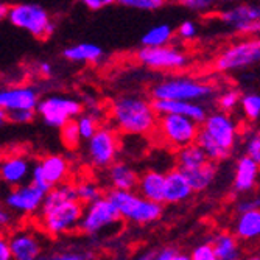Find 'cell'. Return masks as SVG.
Returning <instances> with one entry per match:
<instances>
[{
  "label": "cell",
  "mask_w": 260,
  "mask_h": 260,
  "mask_svg": "<svg viewBox=\"0 0 260 260\" xmlns=\"http://www.w3.org/2000/svg\"><path fill=\"white\" fill-rule=\"evenodd\" d=\"M83 212L84 204L78 200L77 184L62 182L45 193L38 221L45 234L61 237L78 229Z\"/></svg>",
  "instance_id": "6da1fadb"
},
{
  "label": "cell",
  "mask_w": 260,
  "mask_h": 260,
  "mask_svg": "<svg viewBox=\"0 0 260 260\" xmlns=\"http://www.w3.org/2000/svg\"><path fill=\"white\" fill-rule=\"evenodd\" d=\"M112 126L126 136H148L156 131L159 114L153 105L139 95H119L109 105Z\"/></svg>",
  "instance_id": "7a4b0ae2"
},
{
  "label": "cell",
  "mask_w": 260,
  "mask_h": 260,
  "mask_svg": "<svg viewBox=\"0 0 260 260\" xmlns=\"http://www.w3.org/2000/svg\"><path fill=\"white\" fill-rule=\"evenodd\" d=\"M106 197L119 209L123 220L139 226L153 224L159 221L164 215V203L147 200L137 190L111 188Z\"/></svg>",
  "instance_id": "3957f363"
},
{
  "label": "cell",
  "mask_w": 260,
  "mask_h": 260,
  "mask_svg": "<svg viewBox=\"0 0 260 260\" xmlns=\"http://www.w3.org/2000/svg\"><path fill=\"white\" fill-rule=\"evenodd\" d=\"M215 87L210 83L190 77H170L157 81L151 87L153 100H187L206 102L214 97Z\"/></svg>",
  "instance_id": "277c9868"
},
{
  "label": "cell",
  "mask_w": 260,
  "mask_h": 260,
  "mask_svg": "<svg viewBox=\"0 0 260 260\" xmlns=\"http://www.w3.org/2000/svg\"><path fill=\"white\" fill-rule=\"evenodd\" d=\"M260 64V36H246L228 45L215 58L214 69L220 74H234Z\"/></svg>",
  "instance_id": "5b68a950"
},
{
  "label": "cell",
  "mask_w": 260,
  "mask_h": 260,
  "mask_svg": "<svg viewBox=\"0 0 260 260\" xmlns=\"http://www.w3.org/2000/svg\"><path fill=\"white\" fill-rule=\"evenodd\" d=\"M7 20L13 27L31 35L36 39H49L56 28L47 10L36 4L11 5Z\"/></svg>",
  "instance_id": "8992f818"
},
{
  "label": "cell",
  "mask_w": 260,
  "mask_h": 260,
  "mask_svg": "<svg viewBox=\"0 0 260 260\" xmlns=\"http://www.w3.org/2000/svg\"><path fill=\"white\" fill-rule=\"evenodd\" d=\"M200 129V122L181 114H159L156 126V133L164 144L176 150L195 144Z\"/></svg>",
  "instance_id": "52a82bcc"
},
{
  "label": "cell",
  "mask_w": 260,
  "mask_h": 260,
  "mask_svg": "<svg viewBox=\"0 0 260 260\" xmlns=\"http://www.w3.org/2000/svg\"><path fill=\"white\" fill-rule=\"evenodd\" d=\"M218 19L235 35L260 36V0H243L224 7L218 13Z\"/></svg>",
  "instance_id": "ba28073f"
},
{
  "label": "cell",
  "mask_w": 260,
  "mask_h": 260,
  "mask_svg": "<svg viewBox=\"0 0 260 260\" xmlns=\"http://www.w3.org/2000/svg\"><path fill=\"white\" fill-rule=\"evenodd\" d=\"M136 59L147 69L159 72H178L187 67L188 55L175 44H165L159 47H145L136 52Z\"/></svg>",
  "instance_id": "9c48e42d"
},
{
  "label": "cell",
  "mask_w": 260,
  "mask_h": 260,
  "mask_svg": "<svg viewBox=\"0 0 260 260\" xmlns=\"http://www.w3.org/2000/svg\"><path fill=\"white\" fill-rule=\"evenodd\" d=\"M122 220L120 212L114 203L108 197H102L100 200L84 206L78 231L89 237H99L102 232L117 226Z\"/></svg>",
  "instance_id": "30bf717a"
},
{
  "label": "cell",
  "mask_w": 260,
  "mask_h": 260,
  "mask_svg": "<svg viewBox=\"0 0 260 260\" xmlns=\"http://www.w3.org/2000/svg\"><path fill=\"white\" fill-rule=\"evenodd\" d=\"M83 111V102L66 95H47L39 100L36 108L41 120L55 129H61L69 120L77 119Z\"/></svg>",
  "instance_id": "8fae6325"
},
{
  "label": "cell",
  "mask_w": 260,
  "mask_h": 260,
  "mask_svg": "<svg viewBox=\"0 0 260 260\" xmlns=\"http://www.w3.org/2000/svg\"><path fill=\"white\" fill-rule=\"evenodd\" d=\"M115 128L103 126L87 140V160L93 169L106 170L117 160L120 140Z\"/></svg>",
  "instance_id": "7c38bea8"
},
{
  "label": "cell",
  "mask_w": 260,
  "mask_h": 260,
  "mask_svg": "<svg viewBox=\"0 0 260 260\" xmlns=\"http://www.w3.org/2000/svg\"><path fill=\"white\" fill-rule=\"evenodd\" d=\"M201 129L214 139L218 145H221L228 151H234L240 137V128L237 120L229 112L224 111H214L209 112L204 122L201 123Z\"/></svg>",
  "instance_id": "4fadbf2b"
},
{
  "label": "cell",
  "mask_w": 260,
  "mask_h": 260,
  "mask_svg": "<svg viewBox=\"0 0 260 260\" xmlns=\"http://www.w3.org/2000/svg\"><path fill=\"white\" fill-rule=\"evenodd\" d=\"M69 160L61 154H47L33 165L30 181L47 193L53 187L66 182L69 176Z\"/></svg>",
  "instance_id": "5bb4252c"
},
{
  "label": "cell",
  "mask_w": 260,
  "mask_h": 260,
  "mask_svg": "<svg viewBox=\"0 0 260 260\" xmlns=\"http://www.w3.org/2000/svg\"><path fill=\"white\" fill-rule=\"evenodd\" d=\"M44 200H45V192L30 181L11 187V190L7 193L4 200V204L13 214L30 217L39 214Z\"/></svg>",
  "instance_id": "9a60e30c"
},
{
  "label": "cell",
  "mask_w": 260,
  "mask_h": 260,
  "mask_svg": "<svg viewBox=\"0 0 260 260\" xmlns=\"http://www.w3.org/2000/svg\"><path fill=\"white\" fill-rule=\"evenodd\" d=\"M258 181H260V165L246 153L239 156L234 164L232 192L239 197L249 195L258 185Z\"/></svg>",
  "instance_id": "2e32d148"
},
{
  "label": "cell",
  "mask_w": 260,
  "mask_h": 260,
  "mask_svg": "<svg viewBox=\"0 0 260 260\" xmlns=\"http://www.w3.org/2000/svg\"><path fill=\"white\" fill-rule=\"evenodd\" d=\"M31 172L33 165L30 159L22 153L7 154L0 164V178L10 187L27 182L31 178Z\"/></svg>",
  "instance_id": "e0dca14e"
},
{
  "label": "cell",
  "mask_w": 260,
  "mask_h": 260,
  "mask_svg": "<svg viewBox=\"0 0 260 260\" xmlns=\"http://www.w3.org/2000/svg\"><path fill=\"white\" fill-rule=\"evenodd\" d=\"M38 90L31 86H8L0 92V109H36L39 105Z\"/></svg>",
  "instance_id": "ac0fdd59"
},
{
  "label": "cell",
  "mask_w": 260,
  "mask_h": 260,
  "mask_svg": "<svg viewBox=\"0 0 260 260\" xmlns=\"http://www.w3.org/2000/svg\"><path fill=\"white\" fill-rule=\"evenodd\" d=\"M195 190L188 182L185 173L178 167L165 173L164 204H181L192 198Z\"/></svg>",
  "instance_id": "d6986e66"
},
{
  "label": "cell",
  "mask_w": 260,
  "mask_h": 260,
  "mask_svg": "<svg viewBox=\"0 0 260 260\" xmlns=\"http://www.w3.org/2000/svg\"><path fill=\"white\" fill-rule=\"evenodd\" d=\"M8 240L14 260H36L42 254L41 240L31 231H17L10 235Z\"/></svg>",
  "instance_id": "ffe728a7"
},
{
  "label": "cell",
  "mask_w": 260,
  "mask_h": 260,
  "mask_svg": "<svg viewBox=\"0 0 260 260\" xmlns=\"http://www.w3.org/2000/svg\"><path fill=\"white\" fill-rule=\"evenodd\" d=\"M157 114H181L203 123L207 117V108L203 102H187V100H153Z\"/></svg>",
  "instance_id": "44dd1931"
},
{
  "label": "cell",
  "mask_w": 260,
  "mask_h": 260,
  "mask_svg": "<svg viewBox=\"0 0 260 260\" xmlns=\"http://www.w3.org/2000/svg\"><path fill=\"white\" fill-rule=\"evenodd\" d=\"M108 172V182L111 188H120V190H137V184L140 175L131 167L129 164L115 160Z\"/></svg>",
  "instance_id": "7402d4cb"
},
{
  "label": "cell",
  "mask_w": 260,
  "mask_h": 260,
  "mask_svg": "<svg viewBox=\"0 0 260 260\" xmlns=\"http://www.w3.org/2000/svg\"><path fill=\"white\" fill-rule=\"evenodd\" d=\"M234 234L242 242L260 240V209H251L237 214L234 221Z\"/></svg>",
  "instance_id": "603a6c76"
},
{
  "label": "cell",
  "mask_w": 260,
  "mask_h": 260,
  "mask_svg": "<svg viewBox=\"0 0 260 260\" xmlns=\"http://www.w3.org/2000/svg\"><path fill=\"white\" fill-rule=\"evenodd\" d=\"M62 56L70 62L99 64L105 56V50L97 44L78 42V44L66 47V49L62 50Z\"/></svg>",
  "instance_id": "cb8c5ba5"
},
{
  "label": "cell",
  "mask_w": 260,
  "mask_h": 260,
  "mask_svg": "<svg viewBox=\"0 0 260 260\" xmlns=\"http://www.w3.org/2000/svg\"><path fill=\"white\" fill-rule=\"evenodd\" d=\"M164 188H165V173L157 170H147L140 175L137 192L147 200L164 203Z\"/></svg>",
  "instance_id": "d4e9b609"
},
{
  "label": "cell",
  "mask_w": 260,
  "mask_h": 260,
  "mask_svg": "<svg viewBox=\"0 0 260 260\" xmlns=\"http://www.w3.org/2000/svg\"><path fill=\"white\" fill-rule=\"evenodd\" d=\"M210 242L214 243L218 260H239L242 257V240L234 232H217L215 235H212Z\"/></svg>",
  "instance_id": "484cf974"
},
{
  "label": "cell",
  "mask_w": 260,
  "mask_h": 260,
  "mask_svg": "<svg viewBox=\"0 0 260 260\" xmlns=\"http://www.w3.org/2000/svg\"><path fill=\"white\" fill-rule=\"evenodd\" d=\"M217 164L218 162H214V160L209 159L203 165H200V167H197L190 172H184L195 192H204L215 182L217 175H218V165Z\"/></svg>",
  "instance_id": "4316f807"
},
{
  "label": "cell",
  "mask_w": 260,
  "mask_h": 260,
  "mask_svg": "<svg viewBox=\"0 0 260 260\" xmlns=\"http://www.w3.org/2000/svg\"><path fill=\"white\" fill-rule=\"evenodd\" d=\"M209 160L206 151L197 144H190L184 148H179L176 153V167L182 172H190Z\"/></svg>",
  "instance_id": "83f0119b"
},
{
  "label": "cell",
  "mask_w": 260,
  "mask_h": 260,
  "mask_svg": "<svg viewBox=\"0 0 260 260\" xmlns=\"http://www.w3.org/2000/svg\"><path fill=\"white\" fill-rule=\"evenodd\" d=\"M176 31L170 23H157L148 28L140 38V44L145 47H159L165 44H172Z\"/></svg>",
  "instance_id": "f1b7e54d"
},
{
  "label": "cell",
  "mask_w": 260,
  "mask_h": 260,
  "mask_svg": "<svg viewBox=\"0 0 260 260\" xmlns=\"http://www.w3.org/2000/svg\"><path fill=\"white\" fill-rule=\"evenodd\" d=\"M197 144L206 151V154H207V157L210 159V160H214V162H224V160H228L231 156H232V153L231 151H228V150H224L221 145H218L217 142L214 140V139H210L203 129H200V134H198V139H197Z\"/></svg>",
  "instance_id": "f546056e"
},
{
  "label": "cell",
  "mask_w": 260,
  "mask_h": 260,
  "mask_svg": "<svg viewBox=\"0 0 260 260\" xmlns=\"http://www.w3.org/2000/svg\"><path fill=\"white\" fill-rule=\"evenodd\" d=\"M240 112L243 119L249 123H257L260 120V93L245 92L240 100Z\"/></svg>",
  "instance_id": "4dcf8cb0"
},
{
  "label": "cell",
  "mask_w": 260,
  "mask_h": 260,
  "mask_svg": "<svg viewBox=\"0 0 260 260\" xmlns=\"http://www.w3.org/2000/svg\"><path fill=\"white\" fill-rule=\"evenodd\" d=\"M77 195H78V200L86 206V204H90L93 201L100 200L103 197V190L97 182H93L90 179H84L77 184Z\"/></svg>",
  "instance_id": "1f68e13d"
},
{
  "label": "cell",
  "mask_w": 260,
  "mask_h": 260,
  "mask_svg": "<svg viewBox=\"0 0 260 260\" xmlns=\"http://www.w3.org/2000/svg\"><path fill=\"white\" fill-rule=\"evenodd\" d=\"M61 142H62V145L67 148V150H75L80 147L81 144V133H80V128H78V123H77V119H72V120H69L61 129Z\"/></svg>",
  "instance_id": "d6a6232c"
},
{
  "label": "cell",
  "mask_w": 260,
  "mask_h": 260,
  "mask_svg": "<svg viewBox=\"0 0 260 260\" xmlns=\"http://www.w3.org/2000/svg\"><path fill=\"white\" fill-rule=\"evenodd\" d=\"M140 258H148V260H188L190 254H185L175 245H165L154 251V254H144Z\"/></svg>",
  "instance_id": "836d02e7"
},
{
  "label": "cell",
  "mask_w": 260,
  "mask_h": 260,
  "mask_svg": "<svg viewBox=\"0 0 260 260\" xmlns=\"http://www.w3.org/2000/svg\"><path fill=\"white\" fill-rule=\"evenodd\" d=\"M77 123H78V128H80V133H81V137L83 140H89L93 134H95L100 128L99 125V117L92 112H87V111H83L78 117H77Z\"/></svg>",
  "instance_id": "e575fe53"
},
{
  "label": "cell",
  "mask_w": 260,
  "mask_h": 260,
  "mask_svg": "<svg viewBox=\"0 0 260 260\" xmlns=\"http://www.w3.org/2000/svg\"><path fill=\"white\" fill-rule=\"evenodd\" d=\"M240 100H242V92L237 89H226L217 97V106L220 111L232 114L235 109L240 108Z\"/></svg>",
  "instance_id": "d590c367"
},
{
  "label": "cell",
  "mask_w": 260,
  "mask_h": 260,
  "mask_svg": "<svg viewBox=\"0 0 260 260\" xmlns=\"http://www.w3.org/2000/svg\"><path fill=\"white\" fill-rule=\"evenodd\" d=\"M36 109H16V111H4L0 109V119L2 122H8V123H14V125H25L30 123L35 115H36Z\"/></svg>",
  "instance_id": "8d00e7d4"
},
{
  "label": "cell",
  "mask_w": 260,
  "mask_h": 260,
  "mask_svg": "<svg viewBox=\"0 0 260 260\" xmlns=\"http://www.w3.org/2000/svg\"><path fill=\"white\" fill-rule=\"evenodd\" d=\"M179 4L188 11L201 14V16L214 13L217 7L220 5L218 0H179Z\"/></svg>",
  "instance_id": "74e56055"
},
{
  "label": "cell",
  "mask_w": 260,
  "mask_h": 260,
  "mask_svg": "<svg viewBox=\"0 0 260 260\" xmlns=\"http://www.w3.org/2000/svg\"><path fill=\"white\" fill-rule=\"evenodd\" d=\"M165 4L167 0H119V5L137 11H157Z\"/></svg>",
  "instance_id": "f35d334b"
},
{
  "label": "cell",
  "mask_w": 260,
  "mask_h": 260,
  "mask_svg": "<svg viewBox=\"0 0 260 260\" xmlns=\"http://www.w3.org/2000/svg\"><path fill=\"white\" fill-rule=\"evenodd\" d=\"M190 258L192 260H218L217 252L214 248V243L210 240L198 243L192 251H190Z\"/></svg>",
  "instance_id": "ab89813d"
},
{
  "label": "cell",
  "mask_w": 260,
  "mask_h": 260,
  "mask_svg": "<svg viewBox=\"0 0 260 260\" xmlns=\"http://www.w3.org/2000/svg\"><path fill=\"white\" fill-rule=\"evenodd\" d=\"M245 153L260 165V129L248 133L245 137Z\"/></svg>",
  "instance_id": "60d3db41"
},
{
  "label": "cell",
  "mask_w": 260,
  "mask_h": 260,
  "mask_svg": "<svg viewBox=\"0 0 260 260\" xmlns=\"http://www.w3.org/2000/svg\"><path fill=\"white\" fill-rule=\"evenodd\" d=\"M176 36L184 42H190L198 36V25L193 20H182L176 28Z\"/></svg>",
  "instance_id": "b9f144b4"
},
{
  "label": "cell",
  "mask_w": 260,
  "mask_h": 260,
  "mask_svg": "<svg viewBox=\"0 0 260 260\" xmlns=\"http://www.w3.org/2000/svg\"><path fill=\"white\" fill-rule=\"evenodd\" d=\"M251 209H260V192L258 193H249V195H243L237 203H235V212L240 214V212L245 210H251Z\"/></svg>",
  "instance_id": "7bdbcfd3"
},
{
  "label": "cell",
  "mask_w": 260,
  "mask_h": 260,
  "mask_svg": "<svg viewBox=\"0 0 260 260\" xmlns=\"http://www.w3.org/2000/svg\"><path fill=\"white\" fill-rule=\"evenodd\" d=\"M87 251H77V249H69V251H62L59 254L52 255V258H58V260H86V258H92V254H86Z\"/></svg>",
  "instance_id": "ee69618b"
},
{
  "label": "cell",
  "mask_w": 260,
  "mask_h": 260,
  "mask_svg": "<svg viewBox=\"0 0 260 260\" xmlns=\"http://www.w3.org/2000/svg\"><path fill=\"white\" fill-rule=\"evenodd\" d=\"M83 106H84V111L87 112H92L99 117V111H100V103L97 99H93L90 95H84L83 97Z\"/></svg>",
  "instance_id": "f6af8a7d"
},
{
  "label": "cell",
  "mask_w": 260,
  "mask_h": 260,
  "mask_svg": "<svg viewBox=\"0 0 260 260\" xmlns=\"http://www.w3.org/2000/svg\"><path fill=\"white\" fill-rule=\"evenodd\" d=\"M11 258H13V251H11L10 240L2 237V240H0V260H11Z\"/></svg>",
  "instance_id": "bcb514c9"
},
{
  "label": "cell",
  "mask_w": 260,
  "mask_h": 260,
  "mask_svg": "<svg viewBox=\"0 0 260 260\" xmlns=\"http://www.w3.org/2000/svg\"><path fill=\"white\" fill-rule=\"evenodd\" d=\"M36 69H38V74H39L41 77H44V78H50V77L53 75L52 64H50V62H47V61H41V62H38Z\"/></svg>",
  "instance_id": "7dc6e473"
},
{
  "label": "cell",
  "mask_w": 260,
  "mask_h": 260,
  "mask_svg": "<svg viewBox=\"0 0 260 260\" xmlns=\"http://www.w3.org/2000/svg\"><path fill=\"white\" fill-rule=\"evenodd\" d=\"M11 214L13 212L8 207H4L2 210H0V226H2L4 229L11 224V217H13Z\"/></svg>",
  "instance_id": "c3c4849f"
},
{
  "label": "cell",
  "mask_w": 260,
  "mask_h": 260,
  "mask_svg": "<svg viewBox=\"0 0 260 260\" xmlns=\"http://www.w3.org/2000/svg\"><path fill=\"white\" fill-rule=\"evenodd\" d=\"M80 4H83L86 8L92 10V11H97V10H102L105 7L103 0H78Z\"/></svg>",
  "instance_id": "681fc988"
},
{
  "label": "cell",
  "mask_w": 260,
  "mask_h": 260,
  "mask_svg": "<svg viewBox=\"0 0 260 260\" xmlns=\"http://www.w3.org/2000/svg\"><path fill=\"white\" fill-rule=\"evenodd\" d=\"M8 13H10V5L8 4H2V5H0V17L7 19Z\"/></svg>",
  "instance_id": "f907efd6"
},
{
  "label": "cell",
  "mask_w": 260,
  "mask_h": 260,
  "mask_svg": "<svg viewBox=\"0 0 260 260\" xmlns=\"http://www.w3.org/2000/svg\"><path fill=\"white\" fill-rule=\"evenodd\" d=\"M239 2H243V0H218V4H220L221 7H229V5L239 4Z\"/></svg>",
  "instance_id": "816d5d0a"
},
{
  "label": "cell",
  "mask_w": 260,
  "mask_h": 260,
  "mask_svg": "<svg viewBox=\"0 0 260 260\" xmlns=\"http://www.w3.org/2000/svg\"><path fill=\"white\" fill-rule=\"evenodd\" d=\"M103 4H105V7H108V5H114V4H119V0H103Z\"/></svg>",
  "instance_id": "f5cc1de1"
},
{
  "label": "cell",
  "mask_w": 260,
  "mask_h": 260,
  "mask_svg": "<svg viewBox=\"0 0 260 260\" xmlns=\"http://www.w3.org/2000/svg\"><path fill=\"white\" fill-rule=\"evenodd\" d=\"M175 2H179V0H175Z\"/></svg>",
  "instance_id": "db71d44e"
},
{
  "label": "cell",
  "mask_w": 260,
  "mask_h": 260,
  "mask_svg": "<svg viewBox=\"0 0 260 260\" xmlns=\"http://www.w3.org/2000/svg\"><path fill=\"white\" fill-rule=\"evenodd\" d=\"M258 129H260V126H258Z\"/></svg>",
  "instance_id": "11a10c76"
}]
</instances>
